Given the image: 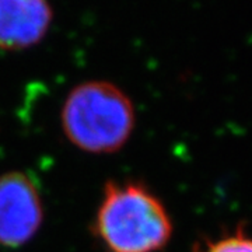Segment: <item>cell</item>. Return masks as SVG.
<instances>
[{
	"instance_id": "7a4b0ae2",
	"label": "cell",
	"mask_w": 252,
	"mask_h": 252,
	"mask_svg": "<svg viewBox=\"0 0 252 252\" xmlns=\"http://www.w3.org/2000/svg\"><path fill=\"white\" fill-rule=\"evenodd\" d=\"M61 126L69 143L81 152L114 154L133 135L135 105L125 91L111 81H83L63 101Z\"/></svg>"
},
{
	"instance_id": "3957f363",
	"label": "cell",
	"mask_w": 252,
	"mask_h": 252,
	"mask_svg": "<svg viewBox=\"0 0 252 252\" xmlns=\"http://www.w3.org/2000/svg\"><path fill=\"white\" fill-rule=\"evenodd\" d=\"M44 202L32 175L9 171L0 175V245L20 248L28 244L44 223Z\"/></svg>"
},
{
	"instance_id": "277c9868",
	"label": "cell",
	"mask_w": 252,
	"mask_h": 252,
	"mask_svg": "<svg viewBox=\"0 0 252 252\" xmlns=\"http://www.w3.org/2000/svg\"><path fill=\"white\" fill-rule=\"evenodd\" d=\"M51 21L48 0H0V49L11 52L36 45Z\"/></svg>"
},
{
	"instance_id": "6da1fadb",
	"label": "cell",
	"mask_w": 252,
	"mask_h": 252,
	"mask_svg": "<svg viewBox=\"0 0 252 252\" xmlns=\"http://www.w3.org/2000/svg\"><path fill=\"white\" fill-rule=\"evenodd\" d=\"M91 231L105 252H162L174 224L161 199L143 182L111 180L102 189Z\"/></svg>"
},
{
	"instance_id": "5b68a950",
	"label": "cell",
	"mask_w": 252,
	"mask_h": 252,
	"mask_svg": "<svg viewBox=\"0 0 252 252\" xmlns=\"http://www.w3.org/2000/svg\"><path fill=\"white\" fill-rule=\"evenodd\" d=\"M198 252H252V237L243 228L209 240Z\"/></svg>"
}]
</instances>
